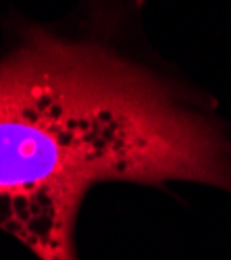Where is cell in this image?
<instances>
[{"label":"cell","instance_id":"6da1fadb","mask_svg":"<svg viewBox=\"0 0 231 260\" xmlns=\"http://www.w3.org/2000/svg\"><path fill=\"white\" fill-rule=\"evenodd\" d=\"M102 181L231 191V142L127 60L29 31L0 58V229L40 260H75L81 200Z\"/></svg>","mask_w":231,"mask_h":260}]
</instances>
